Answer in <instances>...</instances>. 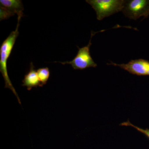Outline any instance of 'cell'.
<instances>
[{"mask_svg": "<svg viewBox=\"0 0 149 149\" xmlns=\"http://www.w3.org/2000/svg\"><path fill=\"white\" fill-rule=\"evenodd\" d=\"M125 0H86L95 11L97 18L101 20L116 13L122 11Z\"/></svg>", "mask_w": 149, "mask_h": 149, "instance_id": "7a4b0ae2", "label": "cell"}, {"mask_svg": "<svg viewBox=\"0 0 149 149\" xmlns=\"http://www.w3.org/2000/svg\"><path fill=\"white\" fill-rule=\"evenodd\" d=\"M22 83V86L26 87L28 91H30L33 88L41 87V83L39 80L37 71L32 62L30 63L29 71L24 75Z\"/></svg>", "mask_w": 149, "mask_h": 149, "instance_id": "52a82bcc", "label": "cell"}, {"mask_svg": "<svg viewBox=\"0 0 149 149\" xmlns=\"http://www.w3.org/2000/svg\"><path fill=\"white\" fill-rule=\"evenodd\" d=\"M107 64L119 67L130 74L138 76L149 75V61L144 59L132 60L127 63L117 64L111 62Z\"/></svg>", "mask_w": 149, "mask_h": 149, "instance_id": "5b68a950", "label": "cell"}, {"mask_svg": "<svg viewBox=\"0 0 149 149\" xmlns=\"http://www.w3.org/2000/svg\"><path fill=\"white\" fill-rule=\"evenodd\" d=\"M122 12L130 19L136 20L141 17L147 18L149 15V0L125 1Z\"/></svg>", "mask_w": 149, "mask_h": 149, "instance_id": "277c9868", "label": "cell"}, {"mask_svg": "<svg viewBox=\"0 0 149 149\" xmlns=\"http://www.w3.org/2000/svg\"><path fill=\"white\" fill-rule=\"evenodd\" d=\"M39 80L41 83V87L45 85L50 76V71L47 67L43 68L37 70Z\"/></svg>", "mask_w": 149, "mask_h": 149, "instance_id": "ba28073f", "label": "cell"}, {"mask_svg": "<svg viewBox=\"0 0 149 149\" xmlns=\"http://www.w3.org/2000/svg\"><path fill=\"white\" fill-rule=\"evenodd\" d=\"M24 7L20 0H1L0 18L1 20L7 19L15 14L22 17Z\"/></svg>", "mask_w": 149, "mask_h": 149, "instance_id": "8992f818", "label": "cell"}, {"mask_svg": "<svg viewBox=\"0 0 149 149\" xmlns=\"http://www.w3.org/2000/svg\"><path fill=\"white\" fill-rule=\"evenodd\" d=\"M98 32H91V36L89 42L87 46L81 48L77 47L78 52L76 56L71 61L54 62L63 65H70L74 70H84L89 68H96L97 63L95 62L90 54V48L92 45L91 40L93 36Z\"/></svg>", "mask_w": 149, "mask_h": 149, "instance_id": "3957f363", "label": "cell"}, {"mask_svg": "<svg viewBox=\"0 0 149 149\" xmlns=\"http://www.w3.org/2000/svg\"><path fill=\"white\" fill-rule=\"evenodd\" d=\"M21 18L20 17H18L16 29L15 30L11 32L8 37L3 42L0 47V72L1 73L4 80L5 83V87L6 88L10 89L12 91L15 95L16 96L19 103L20 104H21L20 99L9 77L7 65L8 60L10 55L17 38L19 34L18 29L19 26V21Z\"/></svg>", "mask_w": 149, "mask_h": 149, "instance_id": "6da1fadb", "label": "cell"}, {"mask_svg": "<svg viewBox=\"0 0 149 149\" xmlns=\"http://www.w3.org/2000/svg\"><path fill=\"white\" fill-rule=\"evenodd\" d=\"M120 125H121V126H130V127H133V128L136 129V130H138L139 132H141V133L144 134L145 136H146L149 139V129H147V128L145 129H143V128H140V127H138V126H136V125H133L132 123H131L129 120L120 123Z\"/></svg>", "mask_w": 149, "mask_h": 149, "instance_id": "9c48e42d", "label": "cell"}]
</instances>
